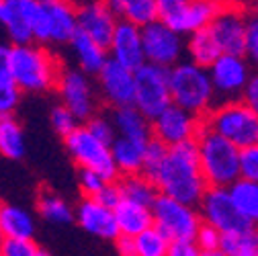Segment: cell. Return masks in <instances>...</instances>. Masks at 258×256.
I'll list each match as a JSON object with an SVG mask.
<instances>
[{
	"label": "cell",
	"mask_w": 258,
	"mask_h": 256,
	"mask_svg": "<svg viewBox=\"0 0 258 256\" xmlns=\"http://www.w3.org/2000/svg\"><path fill=\"white\" fill-rule=\"evenodd\" d=\"M154 182L158 184L162 195L174 197L190 205H199L205 190L209 188V182L201 168L197 140L170 146L164 164L156 174Z\"/></svg>",
	"instance_id": "6da1fadb"
},
{
	"label": "cell",
	"mask_w": 258,
	"mask_h": 256,
	"mask_svg": "<svg viewBox=\"0 0 258 256\" xmlns=\"http://www.w3.org/2000/svg\"><path fill=\"white\" fill-rule=\"evenodd\" d=\"M61 66L43 43H13L9 74L23 92H45L57 84Z\"/></svg>",
	"instance_id": "7a4b0ae2"
},
{
	"label": "cell",
	"mask_w": 258,
	"mask_h": 256,
	"mask_svg": "<svg viewBox=\"0 0 258 256\" xmlns=\"http://www.w3.org/2000/svg\"><path fill=\"white\" fill-rule=\"evenodd\" d=\"M170 94L172 103L199 117H205L217 103L209 68H203L190 59H180L170 68Z\"/></svg>",
	"instance_id": "3957f363"
},
{
	"label": "cell",
	"mask_w": 258,
	"mask_h": 256,
	"mask_svg": "<svg viewBox=\"0 0 258 256\" xmlns=\"http://www.w3.org/2000/svg\"><path fill=\"white\" fill-rule=\"evenodd\" d=\"M197 146H199L201 168L209 186H230L242 176L240 170L242 148H238L234 142L203 125L201 134L197 136Z\"/></svg>",
	"instance_id": "277c9868"
},
{
	"label": "cell",
	"mask_w": 258,
	"mask_h": 256,
	"mask_svg": "<svg viewBox=\"0 0 258 256\" xmlns=\"http://www.w3.org/2000/svg\"><path fill=\"white\" fill-rule=\"evenodd\" d=\"M203 123L234 142L238 148L258 142V113L244 99L215 103V107L203 117Z\"/></svg>",
	"instance_id": "5b68a950"
},
{
	"label": "cell",
	"mask_w": 258,
	"mask_h": 256,
	"mask_svg": "<svg viewBox=\"0 0 258 256\" xmlns=\"http://www.w3.org/2000/svg\"><path fill=\"white\" fill-rule=\"evenodd\" d=\"M152 211H154V226L162 230L170 242L172 240H195L203 223V217L197 205L178 201L162 193L154 201Z\"/></svg>",
	"instance_id": "8992f818"
},
{
	"label": "cell",
	"mask_w": 258,
	"mask_h": 256,
	"mask_svg": "<svg viewBox=\"0 0 258 256\" xmlns=\"http://www.w3.org/2000/svg\"><path fill=\"white\" fill-rule=\"evenodd\" d=\"M168 105H172L170 68L146 61L136 70V107L146 117L154 119Z\"/></svg>",
	"instance_id": "52a82bcc"
},
{
	"label": "cell",
	"mask_w": 258,
	"mask_h": 256,
	"mask_svg": "<svg viewBox=\"0 0 258 256\" xmlns=\"http://www.w3.org/2000/svg\"><path fill=\"white\" fill-rule=\"evenodd\" d=\"M63 142H66L68 154L74 158L78 166H86L101 172L107 180H117L121 176L113 160L111 146L99 140L94 134H90L86 125H80L76 132H72L68 138H63Z\"/></svg>",
	"instance_id": "ba28073f"
},
{
	"label": "cell",
	"mask_w": 258,
	"mask_h": 256,
	"mask_svg": "<svg viewBox=\"0 0 258 256\" xmlns=\"http://www.w3.org/2000/svg\"><path fill=\"white\" fill-rule=\"evenodd\" d=\"M217 103L244 99V90L252 78V63L244 53H221L209 66Z\"/></svg>",
	"instance_id": "9c48e42d"
},
{
	"label": "cell",
	"mask_w": 258,
	"mask_h": 256,
	"mask_svg": "<svg viewBox=\"0 0 258 256\" xmlns=\"http://www.w3.org/2000/svg\"><path fill=\"white\" fill-rule=\"evenodd\" d=\"M146 59L164 68H172L186 53V39L162 19H156L142 27Z\"/></svg>",
	"instance_id": "30bf717a"
},
{
	"label": "cell",
	"mask_w": 258,
	"mask_h": 256,
	"mask_svg": "<svg viewBox=\"0 0 258 256\" xmlns=\"http://www.w3.org/2000/svg\"><path fill=\"white\" fill-rule=\"evenodd\" d=\"M203 125H205L203 117L186 111L184 107H180L176 103L168 105L158 117L152 119L154 138L164 142L168 148L176 146V144L197 140V136L203 130Z\"/></svg>",
	"instance_id": "8fae6325"
},
{
	"label": "cell",
	"mask_w": 258,
	"mask_h": 256,
	"mask_svg": "<svg viewBox=\"0 0 258 256\" xmlns=\"http://www.w3.org/2000/svg\"><path fill=\"white\" fill-rule=\"evenodd\" d=\"M197 207H199L203 221L215 226L221 234L240 232V230L252 226L238 211V207L230 195V186H209Z\"/></svg>",
	"instance_id": "7c38bea8"
},
{
	"label": "cell",
	"mask_w": 258,
	"mask_h": 256,
	"mask_svg": "<svg viewBox=\"0 0 258 256\" xmlns=\"http://www.w3.org/2000/svg\"><path fill=\"white\" fill-rule=\"evenodd\" d=\"M61 103L66 105L80 121H88L96 113V97L94 88L88 78V72L72 70V68H61L57 84H55Z\"/></svg>",
	"instance_id": "4fadbf2b"
},
{
	"label": "cell",
	"mask_w": 258,
	"mask_h": 256,
	"mask_svg": "<svg viewBox=\"0 0 258 256\" xmlns=\"http://www.w3.org/2000/svg\"><path fill=\"white\" fill-rule=\"evenodd\" d=\"M99 78V90L107 105L113 109L136 105V72L109 57L105 68L96 74Z\"/></svg>",
	"instance_id": "5bb4252c"
},
{
	"label": "cell",
	"mask_w": 258,
	"mask_h": 256,
	"mask_svg": "<svg viewBox=\"0 0 258 256\" xmlns=\"http://www.w3.org/2000/svg\"><path fill=\"white\" fill-rule=\"evenodd\" d=\"M250 17L232 5H225L217 17L211 21V31L221 45L223 53H244L246 49V33H248Z\"/></svg>",
	"instance_id": "9a60e30c"
},
{
	"label": "cell",
	"mask_w": 258,
	"mask_h": 256,
	"mask_svg": "<svg viewBox=\"0 0 258 256\" xmlns=\"http://www.w3.org/2000/svg\"><path fill=\"white\" fill-rule=\"evenodd\" d=\"M109 53L113 59L127 66L129 70L136 72L138 68H142L148 61L146 51H144L142 27L132 23V21H127V19H119L113 39H111V45H109Z\"/></svg>",
	"instance_id": "2e32d148"
},
{
	"label": "cell",
	"mask_w": 258,
	"mask_h": 256,
	"mask_svg": "<svg viewBox=\"0 0 258 256\" xmlns=\"http://www.w3.org/2000/svg\"><path fill=\"white\" fill-rule=\"evenodd\" d=\"M117 23L119 17L109 7L107 0H92V3L78 7V29L105 47L111 45Z\"/></svg>",
	"instance_id": "e0dca14e"
},
{
	"label": "cell",
	"mask_w": 258,
	"mask_h": 256,
	"mask_svg": "<svg viewBox=\"0 0 258 256\" xmlns=\"http://www.w3.org/2000/svg\"><path fill=\"white\" fill-rule=\"evenodd\" d=\"M76 221L84 232L103 240L115 242V238L121 234L117 217H115V209L99 203L94 197H84L80 201L76 209Z\"/></svg>",
	"instance_id": "ac0fdd59"
},
{
	"label": "cell",
	"mask_w": 258,
	"mask_h": 256,
	"mask_svg": "<svg viewBox=\"0 0 258 256\" xmlns=\"http://www.w3.org/2000/svg\"><path fill=\"white\" fill-rule=\"evenodd\" d=\"M31 7L33 0H0V23L13 43L35 41L31 31Z\"/></svg>",
	"instance_id": "d6986e66"
},
{
	"label": "cell",
	"mask_w": 258,
	"mask_h": 256,
	"mask_svg": "<svg viewBox=\"0 0 258 256\" xmlns=\"http://www.w3.org/2000/svg\"><path fill=\"white\" fill-rule=\"evenodd\" d=\"M225 5L228 3L223 0H190V5L170 23V27L182 35H190L192 31L209 27Z\"/></svg>",
	"instance_id": "ffe728a7"
},
{
	"label": "cell",
	"mask_w": 258,
	"mask_h": 256,
	"mask_svg": "<svg viewBox=\"0 0 258 256\" xmlns=\"http://www.w3.org/2000/svg\"><path fill=\"white\" fill-rule=\"evenodd\" d=\"M51 23V43H70L78 33V7L72 0H53L47 3Z\"/></svg>",
	"instance_id": "44dd1931"
},
{
	"label": "cell",
	"mask_w": 258,
	"mask_h": 256,
	"mask_svg": "<svg viewBox=\"0 0 258 256\" xmlns=\"http://www.w3.org/2000/svg\"><path fill=\"white\" fill-rule=\"evenodd\" d=\"M113 121L119 136L136 140L140 144H148L154 138V130H152V119L146 117L136 105H127V107H117L113 109Z\"/></svg>",
	"instance_id": "7402d4cb"
},
{
	"label": "cell",
	"mask_w": 258,
	"mask_h": 256,
	"mask_svg": "<svg viewBox=\"0 0 258 256\" xmlns=\"http://www.w3.org/2000/svg\"><path fill=\"white\" fill-rule=\"evenodd\" d=\"M70 47L74 51V57L78 61V66L88 72V74H99L105 63L109 61L111 53H109V47L101 45L99 41H94L90 35H86L84 31L78 29V33L74 35V39L70 41Z\"/></svg>",
	"instance_id": "603a6c76"
},
{
	"label": "cell",
	"mask_w": 258,
	"mask_h": 256,
	"mask_svg": "<svg viewBox=\"0 0 258 256\" xmlns=\"http://www.w3.org/2000/svg\"><path fill=\"white\" fill-rule=\"evenodd\" d=\"M115 217L119 223L121 234L127 236H138L144 230L154 226V211L150 205L136 203L132 199H121L115 207Z\"/></svg>",
	"instance_id": "cb8c5ba5"
},
{
	"label": "cell",
	"mask_w": 258,
	"mask_h": 256,
	"mask_svg": "<svg viewBox=\"0 0 258 256\" xmlns=\"http://www.w3.org/2000/svg\"><path fill=\"white\" fill-rule=\"evenodd\" d=\"M221 53H223L221 45L215 39L211 27L197 29L186 37V55H188V59L199 63V66H203V68H209Z\"/></svg>",
	"instance_id": "d4e9b609"
},
{
	"label": "cell",
	"mask_w": 258,
	"mask_h": 256,
	"mask_svg": "<svg viewBox=\"0 0 258 256\" xmlns=\"http://www.w3.org/2000/svg\"><path fill=\"white\" fill-rule=\"evenodd\" d=\"M144 150H146L144 144L117 136V140L111 144V152H113V160L119 172L121 174L142 172L144 170Z\"/></svg>",
	"instance_id": "484cf974"
},
{
	"label": "cell",
	"mask_w": 258,
	"mask_h": 256,
	"mask_svg": "<svg viewBox=\"0 0 258 256\" xmlns=\"http://www.w3.org/2000/svg\"><path fill=\"white\" fill-rule=\"evenodd\" d=\"M119 186L123 199H132L142 205H154V201L160 195L158 184L144 172H134V174H121L119 176Z\"/></svg>",
	"instance_id": "4316f807"
},
{
	"label": "cell",
	"mask_w": 258,
	"mask_h": 256,
	"mask_svg": "<svg viewBox=\"0 0 258 256\" xmlns=\"http://www.w3.org/2000/svg\"><path fill=\"white\" fill-rule=\"evenodd\" d=\"M0 230L7 238H33L35 221L23 207L0 205Z\"/></svg>",
	"instance_id": "83f0119b"
},
{
	"label": "cell",
	"mask_w": 258,
	"mask_h": 256,
	"mask_svg": "<svg viewBox=\"0 0 258 256\" xmlns=\"http://www.w3.org/2000/svg\"><path fill=\"white\" fill-rule=\"evenodd\" d=\"M230 195L244 219L252 226H258V180L240 176L234 184H230Z\"/></svg>",
	"instance_id": "f1b7e54d"
},
{
	"label": "cell",
	"mask_w": 258,
	"mask_h": 256,
	"mask_svg": "<svg viewBox=\"0 0 258 256\" xmlns=\"http://www.w3.org/2000/svg\"><path fill=\"white\" fill-rule=\"evenodd\" d=\"M119 19H127L140 27L160 19L156 0H107Z\"/></svg>",
	"instance_id": "f546056e"
},
{
	"label": "cell",
	"mask_w": 258,
	"mask_h": 256,
	"mask_svg": "<svg viewBox=\"0 0 258 256\" xmlns=\"http://www.w3.org/2000/svg\"><path fill=\"white\" fill-rule=\"evenodd\" d=\"M221 256H258V226L221 236Z\"/></svg>",
	"instance_id": "4dcf8cb0"
},
{
	"label": "cell",
	"mask_w": 258,
	"mask_h": 256,
	"mask_svg": "<svg viewBox=\"0 0 258 256\" xmlns=\"http://www.w3.org/2000/svg\"><path fill=\"white\" fill-rule=\"evenodd\" d=\"M0 154L11 160L25 156V134L13 115L0 117Z\"/></svg>",
	"instance_id": "1f68e13d"
},
{
	"label": "cell",
	"mask_w": 258,
	"mask_h": 256,
	"mask_svg": "<svg viewBox=\"0 0 258 256\" xmlns=\"http://www.w3.org/2000/svg\"><path fill=\"white\" fill-rule=\"evenodd\" d=\"M37 209L41 217L51 223H70L76 219V211H72L66 201L53 193H43L37 201Z\"/></svg>",
	"instance_id": "d6a6232c"
},
{
	"label": "cell",
	"mask_w": 258,
	"mask_h": 256,
	"mask_svg": "<svg viewBox=\"0 0 258 256\" xmlns=\"http://www.w3.org/2000/svg\"><path fill=\"white\" fill-rule=\"evenodd\" d=\"M136 248H138V256H166L170 248V240L160 228L152 226L136 236Z\"/></svg>",
	"instance_id": "836d02e7"
},
{
	"label": "cell",
	"mask_w": 258,
	"mask_h": 256,
	"mask_svg": "<svg viewBox=\"0 0 258 256\" xmlns=\"http://www.w3.org/2000/svg\"><path fill=\"white\" fill-rule=\"evenodd\" d=\"M166 154H168V146L164 142H160L158 138H152L148 144H146V150H144V174H148L152 180L156 178V174L162 168L164 160H166Z\"/></svg>",
	"instance_id": "e575fe53"
},
{
	"label": "cell",
	"mask_w": 258,
	"mask_h": 256,
	"mask_svg": "<svg viewBox=\"0 0 258 256\" xmlns=\"http://www.w3.org/2000/svg\"><path fill=\"white\" fill-rule=\"evenodd\" d=\"M21 86L11 74H0V117L13 115L21 103Z\"/></svg>",
	"instance_id": "d590c367"
},
{
	"label": "cell",
	"mask_w": 258,
	"mask_h": 256,
	"mask_svg": "<svg viewBox=\"0 0 258 256\" xmlns=\"http://www.w3.org/2000/svg\"><path fill=\"white\" fill-rule=\"evenodd\" d=\"M221 232L211 223H201V228L195 236V242L203 256H221Z\"/></svg>",
	"instance_id": "8d00e7d4"
},
{
	"label": "cell",
	"mask_w": 258,
	"mask_h": 256,
	"mask_svg": "<svg viewBox=\"0 0 258 256\" xmlns=\"http://www.w3.org/2000/svg\"><path fill=\"white\" fill-rule=\"evenodd\" d=\"M51 127L55 130L57 136L68 138L72 132H76L80 127V119L66 107V105H57L51 109Z\"/></svg>",
	"instance_id": "74e56055"
},
{
	"label": "cell",
	"mask_w": 258,
	"mask_h": 256,
	"mask_svg": "<svg viewBox=\"0 0 258 256\" xmlns=\"http://www.w3.org/2000/svg\"><path fill=\"white\" fill-rule=\"evenodd\" d=\"M84 125L88 127V132H90V134H94L96 138L103 140V142L109 144V146H111V144L117 140V136H119L113 117L109 119V117H105V115H96V113H94Z\"/></svg>",
	"instance_id": "f35d334b"
},
{
	"label": "cell",
	"mask_w": 258,
	"mask_h": 256,
	"mask_svg": "<svg viewBox=\"0 0 258 256\" xmlns=\"http://www.w3.org/2000/svg\"><path fill=\"white\" fill-rule=\"evenodd\" d=\"M45 252L33 242V238H7L3 256H43Z\"/></svg>",
	"instance_id": "ab89813d"
},
{
	"label": "cell",
	"mask_w": 258,
	"mask_h": 256,
	"mask_svg": "<svg viewBox=\"0 0 258 256\" xmlns=\"http://www.w3.org/2000/svg\"><path fill=\"white\" fill-rule=\"evenodd\" d=\"M105 182H107V178L101 172H96L92 168H86V166L78 168V186L84 193V197H94L105 186Z\"/></svg>",
	"instance_id": "60d3db41"
},
{
	"label": "cell",
	"mask_w": 258,
	"mask_h": 256,
	"mask_svg": "<svg viewBox=\"0 0 258 256\" xmlns=\"http://www.w3.org/2000/svg\"><path fill=\"white\" fill-rule=\"evenodd\" d=\"M240 170L242 178L258 180V142L242 148L240 152Z\"/></svg>",
	"instance_id": "b9f144b4"
},
{
	"label": "cell",
	"mask_w": 258,
	"mask_h": 256,
	"mask_svg": "<svg viewBox=\"0 0 258 256\" xmlns=\"http://www.w3.org/2000/svg\"><path fill=\"white\" fill-rule=\"evenodd\" d=\"M244 55L248 57V61L258 70V19L250 17L248 21V33H246V49Z\"/></svg>",
	"instance_id": "7bdbcfd3"
},
{
	"label": "cell",
	"mask_w": 258,
	"mask_h": 256,
	"mask_svg": "<svg viewBox=\"0 0 258 256\" xmlns=\"http://www.w3.org/2000/svg\"><path fill=\"white\" fill-rule=\"evenodd\" d=\"M156 3H158V17L170 25L190 5V0H156Z\"/></svg>",
	"instance_id": "ee69618b"
},
{
	"label": "cell",
	"mask_w": 258,
	"mask_h": 256,
	"mask_svg": "<svg viewBox=\"0 0 258 256\" xmlns=\"http://www.w3.org/2000/svg\"><path fill=\"white\" fill-rule=\"evenodd\" d=\"M94 199L99 203H103V205H107V207H111V209H115L119 205V201L123 199L121 186H119V178L117 180H107L105 186L94 195Z\"/></svg>",
	"instance_id": "f6af8a7d"
},
{
	"label": "cell",
	"mask_w": 258,
	"mask_h": 256,
	"mask_svg": "<svg viewBox=\"0 0 258 256\" xmlns=\"http://www.w3.org/2000/svg\"><path fill=\"white\" fill-rule=\"evenodd\" d=\"M201 250L195 240H172L168 248V256H199Z\"/></svg>",
	"instance_id": "bcb514c9"
},
{
	"label": "cell",
	"mask_w": 258,
	"mask_h": 256,
	"mask_svg": "<svg viewBox=\"0 0 258 256\" xmlns=\"http://www.w3.org/2000/svg\"><path fill=\"white\" fill-rule=\"evenodd\" d=\"M115 250L121 256H138V248H136V236H127V234H119L115 238Z\"/></svg>",
	"instance_id": "7dc6e473"
},
{
	"label": "cell",
	"mask_w": 258,
	"mask_h": 256,
	"mask_svg": "<svg viewBox=\"0 0 258 256\" xmlns=\"http://www.w3.org/2000/svg\"><path fill=\"white\" fill-rule=\"evenodd\" d=\"M244 101L258 113V70L252 74V78H250V82L244 90Z\"/></svg>",
	"instance_id": "c3c4849f"
},
{
	"label": "cell",
	"mask_w": 258,
	"mask_h": 256,
	"mask_svg": "<svg viewBox=\"0 0 258 256\" xmlns=\"http://www.w3.org/2000/svg\"><path fill=\"white\" fill-rule=\"evenodd\" d=\"M9 59H11V47L0 43V74H9Z\"/></svg>",
	"instance_id": "681fc988"
},
{
	"label": "cell",
	"mask_w": 258,
	"mask_h": 256,
	"mask_svg": "<svg viewBox=\"0 0 258 256\" xmlns=\"http://www.w3.org/2000/svg\"><path fill=\"white\" fill-rule=\"evenodd\" d=\"M252 17L258 19V0H252Z\"/></svg>",
	"instance_id": "f907efd6"
},
{
	"label": "cell",
	"mask_w": 258,
	"mask_h": 256,
	"mask_svg": "<svg viewBox=\"0 0 258 256\" xmlns=\"http://www.w3.org/2000/svg\"><path fill=\"white\" fill-rule=\"evenodd\" d=\"M5 242H7V236H5L3 230H0V254H3V246H5Z\"/></svg>",
	"instance_id": "816d5d0a"
},
{
	"label": "cell",
	"mask_w": 258,
	"mask_h": 256,
	"mask_svg": "<svg viewBox=\"0 0 258 256\" xmlns=\"http://www.w3.org/2000/svg\"><path fill=\"white\" fill-rule=\"evenodd\" d=\"M72 3H74L76 7H80V5H86V3H92V0H72Z\"/></svg>",
	"instance_id": "f5cc1de1"
},
{
	"label": "cell",
	"mask_w": 258,
	"mask_h": 256,
	"mask_svg": "<svg viewBox=\"0 0 258 256\" xmlns=\"http://www.w3.org/2000/svg\"><path fill=\"white\" fill-rule=\"evenodd\" d=\"M37 3H53V0H37Z\"/></svg>",
	"instance_id": "db71d44e"
},
{
	"label": "cell",
	"mask_w": 258,
	"mask_h": 256,
	"mask_svg": "<svg viewBox=\"0 0 258 256\" xmlns=\"http://www.w3.org/2000/svg\"><path fill=\"white\" fill-rule=\"evenodd\" d=\"M0 205H3V203H0Z\"/></svg>",
	"instance_id": "11a10c76"
}]
</instances>
